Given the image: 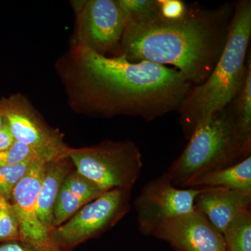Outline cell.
<instances>
[{"instance_id": "obj_1", "label": "cell", "mask_w": 251, "mask_h": 251, "mask_svg": "<svg viewBox=\"0 0 251 251\" xmlns=\"http://www.w3.org/2000/svg\"><path fill=\"white\" fill-rule=\"evenodd\" d=\"M62 75L73 105L91 116L139 117L152 121L179 110L192 85L175 69L131 62L73 46Z\"/></svg>"}, {"instance_id": "obj_2", "label": "cell", "mask_w": 251, "mask_h": 251, "mask_svg": "<svg viewBox=\"0 0 251 251\" xmlns=\"http://www.w3.org/2000/svg\"><path fill=\"white\" fill-rule=\"evenodd\" d=\"M235 4L209 9L188 4L181 17L167 18L158 9L128 20L120 55L131 62L171 65L191 85H201L218 62L228 36Z\"/></svg>"}, {"instance_id": "obj_3", "label": "cell", "mask_w": 251, "mask_h": 251, "mask_svg": "<svg viewBox=\"0 0 251 251\" xmlns=\"http://www.w3.org/2000/svg\"><path fill=\"white\" fill-rule=\"evenodd\" d=\"M251 36V1L235 4L228 36L214 70L201 85L191 87L179 110L180 125L188 140L201 122L227 108L245 78Z\"/></svg>"}, {"instance_id": "obj_4", "label": "cell", "mask_w": 251, "mask_h": 251, "mask_svg": "<svg viewBox=\"0 0 251 251\" xmlns=\"http://www.w3.org/2000/svg\"><path fill=\"white\" fill-rule=\"evenodd\" d=\"M180 156L166 173L174 186L186 188L193 179L251 156V135L239 128L231 104L196 127Z\"/></svg>"}, {"instance_id": "obj_5", "label": "cell", "mask_w": 251, "mask_h": 251, "mask_svg": "<svg viewBox=\"0 0 251 251\" xmlns=\"http://www.w3.org/2000/svg\"><path fill=\"white\" fill-rule=\"evenodd\" d=\"M68 157L77 173L105 191L133 189L143 167L140 149L128 140H107L90 147L71 148Z\"/></svg>"}, {"instance_id": "obj_6", "label": "cell", "mask_w": 251, "mask_h": 251, "mask_svg": "<svg viewBox=\"0 0 251 251\" xmlns=\"http://www.w3.org/2000/svg\"><path fill=\"white\" fill-rule=\"evenodd\" d=\"M132 189L116 188L99 196L50 232V242L62 251H72L82 243L112 229L130 210Z\"/></svg>"}, {"instance_id": "obj_7", "label": "cell", "mask_w": 251, "mask_h": 251, "mask_svg": "<svg viewBox=\"0 0 251 251\" xmlns=\"http://www.w3.org/2000/svg\"><path fill=\"white\" fill-rule=\"evenodd\" d=\"M77 23L74 46L105 57L120 56L128 23L117 0L75 1Z\"/></svg>"}, {"instance_id": "obj_8", "label": "cell", "mask_w": 251, "mask_h": 251, "mask_svg": "<svg viewBox=\"0 0 251 251\" xmlns=\"http://www.w3.org/2000/svg\"><path fill=\"white\" fill-rule=\"evenodd\" d=\"M0 112L15 140L30 148L41 161L68 157L71 148L64 134L48 125L25 97L16 94L0 99Z\"/></svg>"}, {"instance_id": "obj_9", "label": "cell", "mask_w": 251, "mask_h": 251, "mask_svg": "<svg viewBox=\"0 0 251 251\" xmlns=\"http://www.w3.org/2000/svg\"><path fill=\"white\" fill-rule=\"evenodd\" d=\"M204 188H179L163 173L147 183L134 201L138 228L153 236L168 220L194 210L195 201Z\"/></svg>"}, {"instance_id": "obj_10", "label": "cell", "mask_w": 251, "mask_h": 251, "mask_svg": "<svg viewBox=\"0 0 251 251\" xmlns=\"http://www.w3.org/2000/svg\"><path fill=\"white\" fill-rule=\"evenodd\" d=\"M46 162L36 159L16 185L10 203L18 223L21 241L39 251L52 247L50 232L41 224L38 216L37 201Z\"/></svg>"}, {"instance_id": "obj_11", "label": "cell", "mask_w": 251, "mask_h": 251, "mask_svg": "<svg viewBox=\"0 0 251 251\" xmlns=\"http://www.w3.org/2000/svg\"><path fill=\"white\" fill-rule=\"evenodd\" d=\"M153 237L176 251H226L223 234L196 208L167 221Z\"/></svg>"}, {"instance_id": "obj_12", "label": "cell", "mask_w": 251, "mask_h": 251, "mask_svg": "<svg viewBox=\"0 0 251 251\" xmlns=\"http://www.w3.org/2000/svg\"><path fill=\"white\" fill-rule=\"evenodd\" d=\"M195 206L221 233L244 211L250 210L251 196L222 187H203Z\"/></svg>"}, {"instance_id": "obj_13", "label": "cell", "mask_w": 251, "mask_h": 251, "mask_svg": "<svg viewBox=\"0 0 251 251\" xmlns=\"http://www.w3.org/2000/svg\"><path fill=\"white\" fill-rule=\"evenodd\" d=\"M105 192L74 169L63 182L54 203L53 229L64 224L82 206Z\"/></svg>"}, {"instance_id": "obj_14", "label": "cell", "mask_w": 251, "mask_h": 251, "mask_svg": "<svg viewBox=\"0 0 251 251\" xmlns=\"http://www.w3.org/2000/svg\"><path fill=\"white\" fill-rule=\"evenodd\" d=\"M74 169L69 157L45 163L38 196V216L50 233L53 229V210L57 195L67 175Z\"/></svg>"}, {"instance_id": "obj_15", "label": "cell", "mask_w": 251, "mask_h": 251, "mask_svg": "<svg viewBox=\"0 0 251 251\" xmlns=\"http://www.w3.org/2000/svg\"><path fill=\"white\" fill-rule=\"evenodd\" d=\"M222 187L251 196V156L233 166L201 175L186 188Z\"/></svg>"}, {"instance_id": "obj_16", "label": "cell", "mask_w": 251, "mask_h": 251, "mask_svg": "<svg viewBox=\"0 0 251 251\" xmlns=\"http://www.w3.org/2000/svg\"><path fill=\"white\" fill-rule=\"evenodd\" d=\"M226 251H251V211L238 215L225 229Z\"/></svg>"}, {"instance_id": "obj_17", "label": "cell", "mask_w": 251, "mask_h": 251, "mask_svg": "<svg viewBox=\"0 0 251 251\" xmlns=\"http://www.w3.org/2000/svg\"><path fill=\"white\" fill-rule=\"evenodd\" d=\"M233 109L236 121L240 129L251 135V62L247 64L245 78L237 97L234 99Z\"/></svg>"}, {"instance_id": "obj_18", "label": "cell", "mask_w": 251, "mask_h": 251, "mask_svg": "<svg viewBox=\"0 0 251 251\" xmlns=\"http://www.w3.org/2000/svg\"><path fill=\"white\" fill-rule=\"evenodd\" d=\"M34 160L0 168V197L10 201L16 185L27 174Z\"/></svg>"}, {"instance_id": "obj_19", "label": "cell", "mask_w": 251, "mask_h": 251, "mask_svg": "<svg viewBox=\"0 0 251 251\" xmlns=\"http://www.w3.org/2000/svg\"><path fill=\"white\" fill-rule=\"evenodd\" d=\"M21 241L19 223L9 201L0 197V243Z\"/></svg>"}, {"instance_id": "obj_20", "label": "cell", "mask_w": 251, "mask_h": 251, "mask_svg": "<svg viewBox=\"0 0 251 251\" xmlns=\"http://www.w3.org/2000/svg\"><path fill=\"white\" fill-rule=\"evenodd\" d=\"M34 159L40 160L30 148L16 141L11 148L0 151V168Z\"/></svg>"}, {"instance_id": "obj_21", "label": "cell", "mask_w": 251, "mask_h": 251, "mask_svg": "<svg viewBox=\"0 0 251 251\" xmlns=\"http://www.w3.org/2000/svg\"><path fill=\"white\" fill-rule=\"evenodd\" d=\"M128 20L142 17L156 11L158 0H117Z\"/></svg>"}, {"instance_id": "obj_22", "label": "cell", "mask_w": 251, "mask_h": 251, "mask_svg": "<svg viewBox=\"0 0 251 251\" xmlns=\"http://www.w3.org/2000/svg\"><path fill=\"white\" fill-rule=\"evenodd\" d=\"M160 14L167 18L181 17L187 9L188 4L181 0H158Z\"/></svg>"}, {"instance_id": "obj_23", "label": "cell", "mask_w": 251, "mask_h": 251, "mask_svg": "<svg viewBox=\"0 0 251 251\" xmlns=\"http://www.w3.org/2000/svg\"><path fill=\"white\" fill-rule=\"evenodd\" d=\"M0 251H39L22 241L0 243Z\"/></svg>"}, {"instance_id": "obj_24", "label": "cell", "mask_w": 251, "mask_h": 251, "mask_svg": "<svg viewBox=\"0 0 251 251\" xmlns=\"http://www.w3.org/2000/svg\"><path fill=\"white\" fill-rule=\"evenodd\" d=\"M15 142L16 140L6 122L2 128L0 129V151H4L11 148Z\"/></svg>"}, {"instance_id": "obj_25", "label": "cell", "mask_w": 251, "mask_h": 251, "mask_svg": "<svg viewBox=\"0 0 251 251\" xmlns=\"http://www.w3.org/2000/svg\"><path fill=\"white\" fill-rule=\"evenodd\" d=\"M6 123V120H5L4 116H3L2 114L0 112V129L2 128L3 126L5 125Z\"/></svg>"}, {"instance_id": "obj_26", "label": "cell", "mask_w": 251, "mask_h": 251, "mask_svg": "<svg viewBox=\"0 0 251 251\" xmlns=\"http://www.w3.org/2000/svg\"><path fill=\"white\" fill-rule=\"evenodd\" d=\"M44 251H62L59 250V249H57V248H55V247H53V246H52V247L49 248V249H48L47 250H46Z\"/></svg>"}]
</instances>
